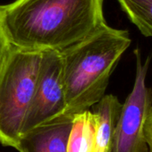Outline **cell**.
Returning a JSON list of instances; mask_svg holds the SVG:
<instances>
[{
  "mask_svg": "<svg viewBox=\"0 0 152 152\" xmlns=\"http://www.w3.org/2000/svg\"><path fill=\"white\" fill-rule=\"evenodd\" d=\"M42 51L10 47L0 68V144L17 148L31 104Z\"/></svg>",
  "mask_w": 152,
  "mask_h": 152,
  "instance_id": "3",
  "label": "cell"
},
{
  "mask_svg": "<svg viewBox=\"0 0 152 152\" xmlns=\"http://www.w3.org/2000/svg\"><path fill=\"white\" fill-rule=\"evenodd\" d=\"M104 0H15L0 6V22L12 47L63 50L105 25Z\"/></svg>",
  "mask_w": 152,
  "mask_h": 152,
  "instance_id": "1",
  "label": "cell"
},
{
  "mask_svg": "<svg viewBox=\"0 0 152 152\" xmlns=\"http://www.w3.org/2000/svg\"><path fill=\"white\" fill-rule=\"evenodd\" d=\"M96 115L90 109L72 115L67 152H95Z\"/></svg>",
  "mask_w": 152,
  "mask_h": 152,
  "instance_id": "8",
  "label": "cell"
},
{
  "mask_svg": "<svg viewBox=\"0 0 152 152\" xmlns=\"http://www.w3.org/2000/svg\"><path fill=\"white\" fill-rule=\"evenodd\" d=\"M95 106L93 110L97 120L95 152H111L122 103L116 96L106 94Z\"/></svg>",
  "mask_w": 152,
  "mask_h": 152,
  "instance_id": "7",
  "label": "cell"
},
{
  "mask_svg": "<svg viewBox=\"0 0 152 152\" xmlns=\"http://www.w3.org/2000/svg\"><path fill=\"white\" fill-rule=\"evenodd\" d=\"M72 115H60L21 135L19 152H67Z\"/></svg>",
  "mask_w": 152,
  "mask_h": 152,
  "instance_id": "6",
  "label": "cell"
},
{
  "mask_svg": "<svg viewBox=\"0 0 152 152\" xmlns=\"http://www.w3.org/2000/svg\"><path fill=\"white\" fill-rule=\"evenodd\" d=\"M145 137L149 148V152H152V105L148 112V115L145 124Z\"/></svg>",
  "mask_w": 152,
  "mask_h": 152,
  "instance_id": "11",
  "label": "cell"
},
{
  "mask_svg": "<svg viewBox=\"0 0 152 152\" xmlns=\"http://www.w3.org/2000/svg\"><path fill=\"white\" fill-rule=\"evenodd\" d=\"M131 45L129 32L108 26L63 50L64 115L95 106L105 95L110 76Z\"/></svg>",
  "mask_w": 152,
  "mask_h": 152,
  "instance_id": "2",
  "label": "cell"
},
{
  "mask_svg": "<svg viewBox=\"0 0 152 152\" xmlns=\"http://www.w3.org/2000/svg\"><path fill=\"white\" fill-rule=\"evenodd\" d=\"M65 108L63 60L59 50L42 51L34 96L22 134L64 115Z\"/></svg>",
  "mask_w": 152,
  "mask_h": 152,
  "instance_id": "5",
  "label": "cell"
},
{
  "mask_svg": "<svg viewBox=\"0 0 152 152\" xmlns=\"http://www.w3.org/2000/svg\"><path fill=\"white\" fill-rule=\"evenodd\" d=\"M11 45L7 41V39L5 35L3 27L1 25V22H0V68L2 66V64L5 60V57L10 48Z\"/></svg>",
  "mask_w": 152,
  "mask_h": 152,
  "instance_id": "10",
  "label": "cell"
},
{
  "mask_svg": "<svg viewBox=\"0 0 152 152\" xmlns=\"http://www.w3.org/2000/svg\"><path fill=\"white\" fill-rule=\"evenodd\" d=\"M117 2L140 32L152 38V0H117Z\"/></svg>",
  "mask_w": 152,
  "mask_h": 152,
  "instance_id": "9",
  "label": "cell"
},
{
  "mask_svg": "<svg viewBox=\"0 0 152 152\" xmlns=\"http://www.w3.org/2000/svg\"><path fill=\"white\" fill-rule=\"evenodd\" d=\"M134 54V83L132 91L122 104L111 152H149L144 129L152 105V90L146 84L150 58L148 57L143 63L138 49Z\"/></svg>",
  "mask_w": 152,
  "mask_h": 152,
  "instance_id": "4",
  "label": "cell"
}]
</instances>
